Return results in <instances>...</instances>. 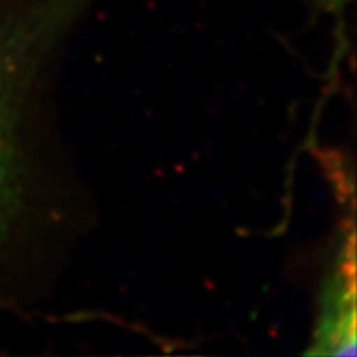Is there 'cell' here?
<instances>
[{
    "label": "cell",
    "instance_id": "obj_1",
    "mask_svg": "<svg viewBox=\"0 0 357 357\" xmlns=\"http://www.w3.org/2000/svg\"><path fill=\"white\" fill-rule=\"evenodd\" d=\"M106 0H0V253L32 192V137L66 43Z\"/></svg>",
    "mask_w": 357,
    "mask_h": 357
},
{
    "label": "cell",
    "instance_id": "obj_2",
    "mask_svg": "<svg viewBox=\"0 0 357 357\" xmlns=\"http://www.w3.org/2000/svg\"><path fill=\"white\" fill-rule=\"evenodd\" d=\"M306 354H356V234L352 220L342 229L336 245Z\"/></svg>",
    "mask_w": 357,
    "mask_h": 357
}]
</instances>
